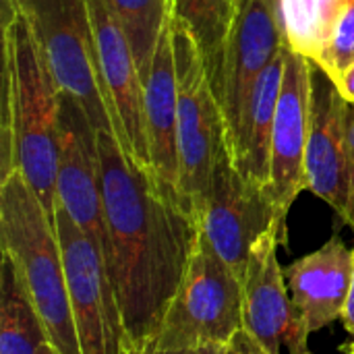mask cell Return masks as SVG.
I'll return each instance as SVG.
<instances>
[{"label": "cell", "instance_id": "cell-10", "mask_svg": "<svg viewBox=\"0 0 354 354\" xmlns=\"http://www.w3.org/2000/svg\"><path fill=\"white\" fill-rule=\"evenodd\" d=\"M348 100L311 60V133L305 156L307 191L324 199L354 230V149L346 124Z\"/></svg>", "mask_w": 354, "mask_h": 354}, {"label": "cell", "instance_id": "cell-24", "mask_svg": "<svg viewBox=\"0 0 354 354\" xmlns=\"http://www.w3.org/2000/svg\"><path fill=\"white\" fill-rule=\"evenodd\" d=\"M220 354H272L247 328L236 332L232 340L220 346Z\"/></svg>", "mask_w": 354, "mask_h": 354}, {"label": "cell", "instance_id": "cell-12", "mask_svg": "<svg viewBox=\"0 0 354 354\" xmlns=\"http://www.w3.org/2000/svg\"><path fill=\"white\" fill-rule=\"evenodd\" d=\"M87 6L116 139L129 158L153 174L145 118V85L129 39L110 0H87Z\"/></svg>", "mask_w": 354, "mask_h": 354}, {"label": "cell", "instance_id": "cell-16", "mask_svg": "<svg viewBox=\"0 0 354 354\" xmlns=\"http://www.w3.org/2000/svg\"><path fill=\"white\" fill-rule=\"evenodd\" d=\"M145 118H147L151 170L168 191H172L185 201L180 193V166H178V139H176L178 89H176L170 23L162 31L153 56L151 73L149 79L145 81Z\"/></svg>", "mask_w": 354, "mask_h": 354}, {"label": "cell", "instance_id": "cell-15", "mask_svg": "<svg viewBox=\"0 0 354 354\" xmlns=\"http://www.w3.org/2000/svg\"><path fill=\"white\" fill-rule=\"evenodd\" d=\"M280 245H286L282 230L266 234L253 247L243 278L245 328L272 354H282L284 336L295 317L284 268L278 261Z\"/></svg>", "mask_w": 354, "mask_h": 354}, {"label": "cell", "instance_id": "cell-9", "mask_svg": "<svg viewBox=\"0 0 354 354\" xmlns=\"http://www.w3.org/2000/svg\"><path fill=\"white\" fill-rule=\"evenodd\" d=\"M288 44L278 15L266 0H245L236 10L222 75L214 87L222 108L234 166L243 162L253 95L263 71Z\"/></svg>", "mask_w": 354, "mask_h": 354}, {"label": "cell", "instance_id": "cell-29", "mask_svg": "<svg viewBox=\"0 0 354 354\" xmlns=\"http://www.w3.org/2000/svg\"><path fill=\"white\" fill-rule=\"evenodd\" d=\"M270 6H272V10L278 15V19H280V25H282V0H266ZM282 29H284V25H282Z\"/></svg>", "mask_w": 354, "mask_h": 354}, {"label": "cell", "instance_id": "cell-4", "mask_svg": "<svg viewBox=\"0 0 354 354\" xmlns=\"http://www.w3.org/2000/svg\"><path fill=\"white\" fill-rule=\"evenodd\" d=\"M60 91L77 100L95 133H114L87 0H19Z\"/></svg>", "mask_w": 354, "mask_h": 354}, {"label": "cell", "instance_id": "cell-11", "mask_svg": "<svg viewBox=\"0 0 354 354\" xmlns=\"http://www.w3.org/2000/svg\"><path fill=\"white\" fill-rule=\"evenodd\" d=\"M56 197L75 224L91 239L110 276V236L104 216L97 133L83 106L60 95Z\"/></svg>", "mask_w": 354, "mask_h": 354}, {"label": "cell", "instance_id": "cell-22", "mask_svg": "<svg viewBox=\"0 0 354 354\" xmlns=\"http://www.w3.org/2000/svg\"><path fill=\"white\" fill-rule=\"evenodd\" d=\"M313 62H317L336 85L354 64V0H348L332 29L322 56Z\"/></svg>", "mask_w": 354, "mask_h": 354}, {"label": "cell", "instance_id": "cell-8", "mask_svg": "<svg viewBox=\"0 0 354 354\" xmlns=\"http://www.w3.org/2000/svg\"><path fill=\"white\" fill-rule=\"evenodd\" d=\"M54 222L81 354H137L100 251L60 203Z\"/></svg>", "mask_w": 354, "mask_h": 354}, {"label": "cell", "instance_id": "cell-31", "mask_svg": "<svg viewBox=\"0 0 354 354\" xmlns=\"http://www.w3.org/2000/svg\"><path fill=\"white\" fill-rule=\"evenodd\" d=\"M153 354H191V351H153Z\"/></svg>", "mask_w": 354, "mask_h": 354}, {"label": "cell", "instance_id": "cell-2", "mask_svg": "<svg viewBox=\"0 0 354 354\" xmlns=\"http://www.w3.org/2000/svg\"><path fill=\"white\" fill-rule=\"evenodd\" d=\"M4 85L0 116L2 178L19 170L54 218L58 178L60 91L31 25L19 12L4 27Z\"/></svg>", "mask_w": 354, "mask_h": 354}, {"label": "cell", "instance_id": "cell-21", "mask_svg": "<svg viewBox=\"0 0 354 354\" xmlns=\"http://www.w3.org/2000/svg\"><path fill=\"white\" fill-rule=\"evenodd\" d=\"M110 2L120 19L141 81L145 85L151 73L158 41L162 37L164 27L170 23V0H110Z\"/></svg>", "mask_w": 354, "mask_h": 354}, {"label": "cell", "instance_id": "cell-28", "mask_svg": "<svg viewBox=\"0 0 354 354\" xmlns=\"http://www.w3.org/2000/svg\"><path fill=\"white\" fill-rule=\"evenodd\" d=\"M346 124H348V139L354 149V102H348V112H346Z\"/></svg>", "mask_w": 354, "mask_h": 354}, {"label": "cell", "instance_id": "cell-26", "mask_svg": "<svg viewBox=\"0 0 354 354\" xmlns=\"http://www.w3.org/2000/svg\"><path fill=\"white\" fill-rule=\"evenodd\" d=\"M338 89L342 91V95H344L348 102H354V64L346 71V75L340 79Z\"/></svg>", "mask_w": 354, "mask_h": 354}, {"label": "cell", "instance_id": "cell-25", "mask_svg": "<svg viewBox=\"0 0 354 354\" xmlns=\"http://www.w3.org/2000/svg\"><path fill=\"white\" fill-rule=\"evenodd\" d=\"M353 253H354V247H353ZM340 322H342L344 330L354 336V270H353V282H351V292H348V299H346V305H344V311H342Z\"/></svg>", "mask_w": 354, "mask_h": 354}, {"label": "cell", "instance_id": "cell-1", "mask_svg": "<svg viewBox=\"0 0 354 354\" xmlns=\"http://www.w3.org/2000/svg\"><path fill=\"white\" fill-rule=\"evenodd\" d=\"M110 280L137 354H153L164 313L199 245L187 203L127 156L112 133H97Z\"/></svg>", "mask_w": 354, "mask_h": 354}, {"label": "cell", "instance_id": "cell-30", "mask_svg": "<svg viewBox=\"0 0 354 354\" xmlns=\"http://www.w3.org/2000/svg\"><path fill=\"white\" fill-rule=\"evenodd\" d=\"M191 354H220V346H201L191 351Z\"/></svg>", "mask_w": 354, "mask_h": 354}, {"label": "cell", "instance_id": "cell-14", "mask_svg": "<svg viewBox=\"0 0 354 354\" xmlns=\"http://www.w3.org/2000/svg\"><path fill=\"white\" fill-rule=\"evenodd\" d=\"M353 270V249L340 236H332L322 249L284 268L292 305L311 332L324 330L342 317Z\"/></svg>", "mask_w": 354, "mask_h": 354}, {"label": "cell", "instance_id": "cell-3", "mask_svg": "<svg viewBox=\"0 0 354 354\" xmlns=\"http://www.w3.org/2000/svg\"><path fill=\"white\" fill-rule=\"evenodd\" d=\"M0 245L15 263L56 354H81L54 218L19 170L0 180Z\"/></svg>", "mask_w": 354, "mask_h": 354}, {"label": "cell", "instance_id": "cell-27", "mask_svg": "<svg viewBox=\"0 0 354 354\" xmlns=\"http://www.w3.org/2000/svg\"><path fill=\"white\" fill-rule=\"evenodd\" d=\"M19 15V0H2V27L10 25Z\"/></svg>", "mask_w": 354, "mask_h": 354}, {"label": "cell", "instance_id": "cell-7", "mask_svg": "<svg viewBox=\"0 0 354 354\" xmlns=\"http://www.w3.org/2000/svg\"><path fill=\"white\" fill-rule=\"evenodd\" d=\"M199 228L243 282L253 247L274 230L286 234V216L280 212L270 185L243 176L228 149L216 162L199 212Z\"/></svg>", "mask_w": 354, "mask_h": 354}, {"label": "cell", "instance_id": "cell-18", "mask_svg": "<svg viewBox=\"0 0 354 354\" xmlns=\"http://www.w3.org/2000/svg\"><path fill=\"white\" fill-rule=\"evenodd\" d=\"M48 340L44 322L8 255L0 261V354H37Z\"/></svg>", "mask_w": 354, "mask_h": 354}, {"label": "cell", "instance_id": "cell-19", "mask_svg": "<svg viewBox=\"0 0 354 354\" xmlns=\"http://www.w3.org/2000/svg\"><path fill=\"white\" fill-rule=\"evenodd\" d=\"M170 17L176 19L195 39L212 89L218 85L226 48L236 17L228 0H170Z\"/></svg>", "mask_w": 354, "mask_h": 354}, {"label": "cell", "instance_id": "cell-32", "mask_svg": "<svg viewBox=\"0 0 354 354\" xmlns=\"http://www.w3.org/2000/svg\"><path fill=\"white\" fill-rule=\"evenodd\" d=\"M37 354H56V353H54V348H52L50 344H46V346H44V348H41Z\"/></svg>", "mask_w": 354, "mask_h": 354}, {"label": "cell", "instance_id": "cell-34", "mask_svg": "<svg viewBox=\"0 0 354 354\" xmlns=\"http://www.w3.org/2000/svg\"><path fill=\"white\" fill-rule=\"evenodd\" d=\"M342 351H344L346 354H354V342L348 346V348H342Z\"/></svg>", "mask_w": 354, "mask_h": 354}, {"label": "cell", "instance_id": "cell-5", "mask_svg": "<svg viewBox=\"0 0 354 354\" xmlns=\"http://www.w3.org/2000/svg\"><path fill=\"white\" fill-rule=\"evenodd\" d=\"M243 328V282L201 234L164 313L156 351L224 346Z\"/></svg>", "mask_w": 354, "mask_h": 354}, {"label": "cell", "instance_id": "cell-23", "mask_svg": "<svg viewBox=\"0 0 354 354\" xmlns=\"http://www.w3.org/2000/svg\"><path fill=\"white\" fill-rule=\"evenodd\" d=\"M311 330L307 328L305 319L301 317V313L295 309V317H292V324L284 336V342L282 346H286L288 354H311L309 353V346H307V338H309Z\"/></svg>", "mask_w": 354, "mask_h": 354}, {"label": "cell", "instance_id": "cell-17", "mask_svg": "<svg viewBox=\"0 0 354 354\" xmlns=\"http://www.w3.org/2000/svg\"><path fill=\"white\" fill-rule=\"evenodd\" d=\"M286 48L288 44L270 62V66L263 71L257 83V89L253 95L251 118H249V131H247V147H245L243 162L236 166V170L243 176L259 185H270L272 137H274L278 97H280L282 77H284V66H286Z\"/></svg>", "mask_w": 354, "mask_h": 354}, {"label": "cell", "instance_id": "cell-20", "mask_svg": "<svg viewBox=\"0 0 354 354\" xmlns=\"http://www.w3.org/2000/svg\"><path fill=\"white\" fill-rule=\"evenodd\" d=\"M348 0H282V25L288 46L317 60Z\"/></svg>", "mask_w": 354, "mask_h": 354}, {"label": "cell", "instance_id": "cell-33", "mask_svg": "<svg viewBox=\"0 0 354 354\" xmlns=\"http://www.w3.org/2000/svg\"><path fill=\"white\" fill-rule=\"evenodd\" d=\"M228 2H230V4L234 6V10H239V8H241V4H243L245 0H228Z\"/></svg>", "mask_w": 354, "mask_h": 354}, {"label": "cell", "instance_id": "cell-6", "mask_svg": "<svg viewBox=\"0 0 354 354\" xmlns=\"http://www.w3.org/2000/svg\"><path fill=\"white\" fill-rule=\"evenodd\" d=\"M176 89H178V166L180 193L199 222L218 158L228 151L222 108L205 75L201 52L191 33L170 17Z\"/></svg>", "mask_w": 354, "mask_h": 354}, {"label": "cell", "instance_id": "cell-13", "mask_svg": "<svg viewBox=\"0 0 354 354\" xmlns=\"http://www.w3.org/2000/svg\"><path fill=\"white\" fill-rule=\"evenodd\" d=\"M311 133V58L286 48V66L282 89L278 97L274 137H272V164L270 189L288 218L295 199L307 191L305 156Z\"/></svg>", "mask_w": 354, "mask_h": 354}]
</instances>
